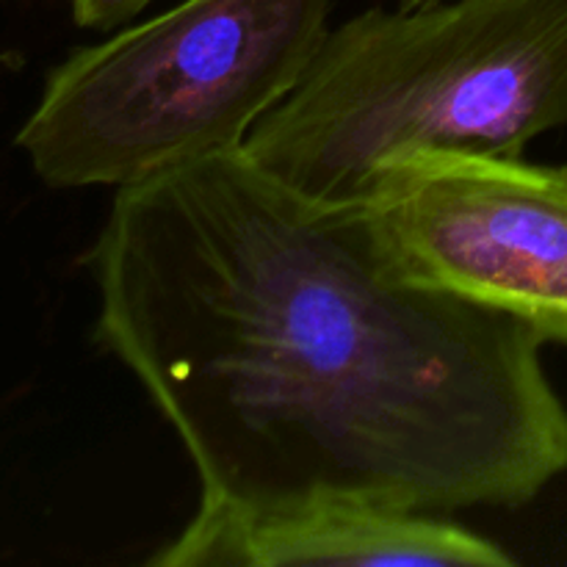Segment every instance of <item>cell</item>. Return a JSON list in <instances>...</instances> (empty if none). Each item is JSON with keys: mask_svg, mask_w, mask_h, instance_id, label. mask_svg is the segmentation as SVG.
<instances>
[{"mask_svg": "<svg viewBox=\"0 0 567 567\" xmlns=\"http://www.w3.org/2000/svg\"><path fill=\"white\" fill-rule=\"evenodd\" d=\"M354 208L402 280L567 347V166L413 147L377 166Z\"/></svg>", "mask_w": 567, "mask_h": 567, "instance_id": "cell-4", "label": "cell"}, {"mask_svg": "<svg viewBox=\"0 0 567 567\" xmlns=\"http://www.w3.org/2000/svg\"><path fill=\"white\" fill-rule=\"evenodd\" d=\"M147 565L509 567L515 557L491 537L460 526L452 515L338 498L282 507H238L199 498L194 518Z\"/></svg>", "mask_w": 567, "mask_h": 567, "instance_id": "cell-5", "label": "cell"}, {"mask_svg": "<svg viewBox=\"0 0 567 567\" xmlns=\"http://www.w3.org/2000/svg\"><path fill=\"white\" fill-rule=\"evenodd\" d=\"M94 341L175 430L199 498L518 509L567 474V404L513 316L402 280L358 208L247 155L120 188Z\"/></svg>", "mask_w": 567, "mask_h": 567, "instance_id": "cell-1", "label": "cell"}, {"mask_svg": "<svg viewBox=\"0 0 567 567\" xmlns=\"http://www.w3.org/2000/svg\"><path fill=\"white\" fill-rule=\"evenodd\" d=\"M565 125L567 0H446L330 28L241 153L313 203L354 208L393 153L524 155Z\"/></svg>", "mask_w": 567, "mask_h": 567, "instance_id": "cell-2", "label": "cell"}, {"mask_svg": "<svg viewBox=\"0 0 567 567\" xmlns=\"http://www.w3.org/2000/svg\"><path fill=\"white\" fill-rule=\"evenodd\" d=\"M153 0H70L75 25L89 31H111L142 14Z\"/></svg>", "mask_w": 567, "mask_h": 567, "instance_id": "cell-6", "label": "cell"}, {"mask_svg": "<svg viewBox=\"0 0 567 567\" xmlns=\"http://www.w3.org/2000/svg\"><path fill=\"white\" fill-rule=\"evenodd\" d=\"M332 0H183L53 66L17 147L50 188H131L238 153L297 89Z\"/></svg>", "mask_w": 567, "mask_h": 567, "instance_id": "cell-3", "label": "cell"}, {"mask_svg": "<svg viewBox=\"0 0 567 567\" xmlns=\"http://www.w3.org/2000/svg\"><path fill=\"white\" fill-rule=\"evenodd\" d=\"M446 3V0H396L399 11H415V9H426V6H437Z\"/></svg>", "mask_w": 567, "mask_h": 567, "instance_id": "cell-7", "label": "cell"}]
</instances>
